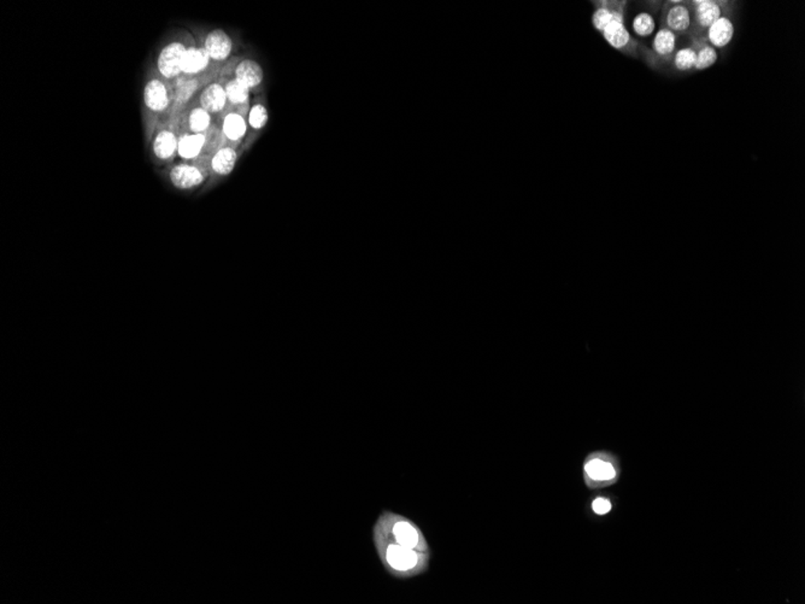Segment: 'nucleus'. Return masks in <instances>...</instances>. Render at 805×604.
Listing matches in <instances>:
<instances>
[{"mask_svg":"<svg viewBox=\"0 0 805 604\" xmlns=\"http://www.w3.org/2000/svg\"><path fill=\"white\" fill-rule=\"evenodd\" d=\"M268 120H269V113H268V110L264 105L256 104L255 106H252L250 115H248V122L253 129H262L268 123Z\"/></svg>","mask_w":805,"mask_h":604,"instance_id":"25","label":"nucleus"},{"mask_svg":"<svg viewBox=\"0 0 805 604\" xmlns=\"http://www.w3.org/2000/svg\"><path fill=\"white\" fill-rule=\"evenodd\" d=\"M187 49L180 42H171L163 49L158 57V69L168 79L177 77L184 72Z\"/></svg>","mask_w":805,"mask_h":604,"instance_id":"8","label":"nucleus"},{"mask_svg":"<svg viewBox=\"0 0 805 604\" xmlns=\"http://www.w3.org/2000/svg\"><path fill=\"white\" fill-rule=\"evenodd\" d=\"M378 556L388 574L398 579L417 577L426 572L432 550L422 530L401 514L385 510L373 528Z\"/></svg>","mask_w":805,"mask_h":604,"instance_id":"1","label":"nucleus"},{"mask_svg":"<svg viewBox=\"0 0 805 604\" xmlns=\"http://www.w3.org/2000/svg\"><path fill=\"white\" fill-rule=\"evenodd\" d=\"M661 27L669 29L676 35L691 34L693 28L692 1L673 0L663 3Z\"/></svg>","mask_w":805,"mask_h":604,"instance_id":"5","label":"nucleus"},{"mask_svg":"<svg viewBox=\"0 0 805 604\" xmlns=\"http://www.w3.org/2000/svg\"><path fill=\"white\" fill-rule=\"evenodd\" d=\"M144 100L146 106L152 111H163L169 104L167 87L159 80H151L145 87Z\"/></svg>","mask_w":805,"mask_h":604,"instance_id":"12","label":"nucleus"},{"mask_svg":"<svg viewBox=\"0 0 805 604\" xmlns=\"http://www.w3.org/2000/svg\"><path fill=\"white\" fill-rule=\"evenodd\" d=\"M205 141L207 139L202 134L184 136L180 140L179 148H177L179 154H180L181 157L186 158V159L197 157L204 148Z\"/></svg>","mask_w":805,"mask_h":604,"instance_id":"20","label":"nucleus"},{"mask_svg":"<svg viewBox=\"0 0 805 604\" xmlns=\"http://www.w3.org/2000/svg\"><path fill=\"white\" fill-rule=\"evenodd\" d=\"M173 185L180 190H191L200 185L204 181V175L198 168L189 164H180L173 168L170 172Z\"/></svg>","mask_w":805,"mask_h":604,"instance_id":"10","label":"nucleus"},{"mask_svg":"<svg viewBox=\"0 0 805 604\" xmlns=\"http://www.w3.org/2000/svg\"><path fill=\"white\" fill-rule=\"evenodd\" d=\"M692 45L697 52V63L693 72H702L717 62V51L706 41V38H693Z\"/></svg>","mask_w":805,"mask_h":604,"instance_id":"15","label":"nucleus"},{"mask_svg":"<svg viewBox=\"0 0 805 604\" xmlns=\"http://www.w3.org/2000/svg\"><path fill=\"white\" fill-rule=\"evenodd\" d=\"M189 123L196 134H200L202 132L207 131L212 123L210 113L202 108L194 109L189 115Z\"/></svg>","mask_w":805,"mask_h":604,"instance_id":"23","label":"nucleus"},{"mask_svg":"<svg viewBox=\"0 0 805 604\" xmlns=\"http://www.w3.org/2000/svg\"><path fill=\"white\" fill-rule=\"evenodd\" d=\"M693 28L691 38H704L711 24L729 10L734 1L726 0H693Z\"/></svg>","mask_w":805,"mask_h":604,"instance_id":"3","label":"nucleus"},{"mask_svg":"<svg viewBox=\"0 0 805 604\" xmlns=\"http://www.w3.org/2000/svg\"><path fill=\"white\" fill-rule=\"evenodd\" d=\"M731 14H732V10L724 13L706 31L704 38L714 49H724L733 40L734 23L731 18Z\"/></svg>","mask_w":805,"mask_h":604,"instance_id":"9","label":"nucleus"},{"mask_svg":"<svg viewBox=\"0 0 805 604\" xmlns=\"http://www.w3.org/2000/svg\"><path fill=\"white\" fill-rule=\"evenodd\" d=\"M238 161V154L232 148H223L217 151L212 157V168L214 172L218 175H228L234 170L235 164Z\"/></svg>","mask_w":805,"mask_h":604,"instance_id":"17","label":"nucleus"},{"mask_svg":"<svg viewBox=\"0 0 805 604\" xmlns=\"http://www.w3.org/2000/svg\"><path fill=\"white\" fill-rule=\"evenodd\" d=\"M227 100H228L225 95V87L221 86L218 84H212L210 86H207L200 95L202 108L207 110L209 113L221 111L225 108Z\"/></svg>","mask_w":805,"mask_h":604,"instance_id":"14","label":"nucleus"},{"mask_svg":"<svg viewBox=\"0 0 805 604\" xmlns=\"http://www.w3.org/2000/svg\"><path fill=\"white\" fill-rule=\"evenodd\" d=\"M632 28L638 36H641V38L650 36L655 29V21H653V16L648 13H640L633 19Z\"/></svg>","mask_w":805,"mask_h":604,"instance_id":"24","label":"nucleus"},{"mask_svg":"<svg viewBox=\"0 0 805 604\" xmlns=\"http://www.w3.org/2000/svg\"><path fill=\"white\" fill-rule=\"evenodd\" d=\"M625 17L617 16L599 33L607 45L630 58H640V42L625 28Z\"/></svg>","mask_w":805,"mask_h":604,"instance_id":"4","label":"nucleus"},{"mask_svg":"<svg viewBox=\"0 0 805 604\" xmlns=\"http://www.w3.org/2000/svg\"><path fill=\"white\" fill-rule=\"evenodd\" d=\"M225 95H227V100H230L232 104H244L246 103L250 97V88L246 85H244L243 82L239 81L238 79L230 80L225 87Z\"/></svg>","mask_w":805,"mask_h":604,"instance_id":"22","label":"nucleus"},{"mask_svg":"<svg viewBox=\"0 0 805 604\" xmlns=\"http://www.w3.org/2000/svg\"><path fill=\"white\" fill-rule=\"evenodd\" d=\"M696 63H697V52L691 44V45L685 46L680 50H676L673 58H671L669 67L666 69V72H693Z\"/></svg>","mask_w":805,"mask_h":604,"instance_id":"16","label":"nucleus"},{"mask_svg":"<svg viewBox=\"0 0 805 604\" xmlns=\"http://www.w3.org/2000/svg\"><path fill=\"white\" fill-rule=\"evenodd\" d=\"M210 61V56L205 49L191 47L186 52L185 62H184V72L186 74H197L207 68Z\"/></svg>","mask_w":805,"mask_h":604,"instance_id":"18","label":"nucleus"},{"mask_svg":"<svg viewBox=\"0 0 805 604\" xmlns=\"http://www.w3.org/2000/svg\"><path fill=\"white\" fill-rule=\"evenodd\" d=\"M585 479L591 487L603 486L616 480L617 469L614 461L604 454L591 456L586 461Z\"/></svg>","mask_w":805,"mask_h":604,"instance_id":"6","label":"nucleus"},{"mask_svg":"<svg viewBox=\"0 0 805 604\" xmlns=\"http://www.w3.org/2000/svg\"><path fill=\"white\" fill-rule=\"evenodd\" d=\"M592 509H593L596 514L605 515L612 510V503H610V501H609L607 498L599 497V498H596V500L592 502Z\"/></svg>","mask_w":805,"mask_h":604,"instance_id":"26","label":"nucleus"},{"mask_svg":"<svg viewBox=\"0 0 805 604\" xmlns=\"http://www.w3.org/2000/svg\"><path fill=\"white\" fill-rule=\"evenodd\" d=\"M232 46L233 44L230 35L222 29H215L207 34L204 49L207 50L210 58L223 61L232 52Z\"/></svg>","mask_w":805,"mask_h":604,"instance_id":"11","label":"nucleus"},{"mask_svg":"<svg viewBox=\"0 0 805 604\" xmlns=\"http://www.w3.org/2000/svg\"><path fill=\"white\" fill-rule=\"evenodd\" d=\"M678 35L667 28L661 27L653 38V47L648 49L640 44V56L650 68L657 72H666L671 58L676 52Z\"/></svg>","mask_w":805,"mask_h":604,"instance_id":"2","label":"nucleus"},{"mask_svg":"<svg viewBox=\"0 0 805 604\" xmlns=\"http://www.w3.org/2000/svg\"><path fill=\"white\" fill-rule=\"evenodd\" d=\"M179 144L171 132L163 131L156 136L153 143V151L159 159H169L175 154Z\"/></svg>","mask_w":805,"mask_h":604,"instance_id":"19","label":"nucleus"},{"mask_svg":"<svg viewBox=\"0 0 805 604\" xmlns=\"http://www.w3.org/2000/svg\"><path fill=\"white\" fill-rule=\"evenodd\" d=\"M223 133L230 140H239L246 133V122L241 115L232 113L223 121Z\"/></svg>","mask_w":805,"mask_h":604,"instance_id":"21","label":"nucleus"},{"mask_svg":"<svg viewBox=\"0 0 805 604\" xmlns=\"http://www.w3.org/2000/svg\"><path fill=\"white\" fill-rule=\"evenodd\" d=\"M591 4L593 6V11L591 15V24L596 32L600 33L607 23L612 21V18L617 17V16L625 17V9H627L628 1H625V0H596V1H591Z\"/></svg>","mask_w":805,"mask_h":604,"instance_id":"7","label":"nucleus"},{"mask_svg":"<svg viewBox=\"0 0 805 604\" xmlns=\"http://www.w3.org/2000/svg\"><path fill=\"white\" fill-rule=\"evenodd\" d=\"M235 77L239 81L243 82L244 85H246L248 88H253V87L261 85L263 77H264V72H263L261 64L257 63L252 59H245L235 69Z\"/></svg>","mask_w":805,"mask_h":604,"instance_id":"13","label":"nucleus"}]
</instances>
